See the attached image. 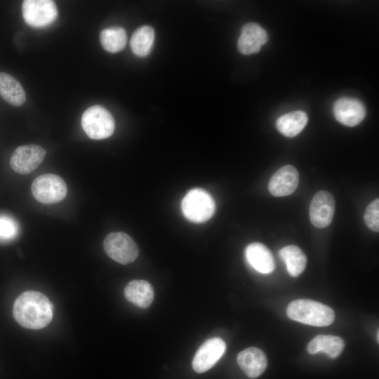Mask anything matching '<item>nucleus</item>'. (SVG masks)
Returning a JSON list of instances; mask_svg holds the SVG:
<instances>
[{"mask_svg":"<svg viewBox=\"0 0 379 379\" xmlns=\"http://www.w3.org/2000/svg\"><path fill=\"white\" fill-rule=\"evenodd\" d=\"M25 22L33 27H44L56 19L58 9L51 0H25L22 6Z\"/></svg>","mask_w":379,"mask_h":379,"instance_id":"0eeeda50","label":"nucleus"},{"mask_svg":"<svg viewBox=\"0 0 379 379\" xmlns=\"http://www.w3.org/2000/svg\"><path fill=\"white\" fill-rule=\"evenodd\" d=\"M18 232V227L13 219L7 216H0V239H12Z\"/></svg>","mask_w":379,"mask_h":379,"instance_id":"b1692460","label":"nucleus"},{"mask_svg":"<svg viewBox=\"0 0 379 379\" xmlns=\"http://www.w3.org/2000/svg\"><path fill=\"white\" fill-rule=\"evenodd\" d=\"M288 317L296 321L314 326H326L335 319V313L330 307L309 299L292 301L287 307Z\"/></svg>","mask_w":379,"mask_h":379,"instance_id":"f03ea898","label":"nucleus"},{"mask_svg":"<svg viewBox=\"0 0 379 379\" xmlns=\"http://www.w3.org/2000/svg\"><path fill=\"white\" fill-rule=\"evenodd\" d=\"M364 221L367 227L374 232L379 231V199L373 200L367 206L364 213Z\"/></svg>","mask_w":379,"mask_h":379,"instance_id":"5701e85b","label":"nucleus"},{"mask_svg":"<svg viewBox=\"0 0 379 379\" xmlns=\"http://www.w3.org/2000/svg\"><path fill=\"white\" fill-rule=\"evenodd\" d=\"M31 190L39 202L50 204L62 201L67 195V187L60 176L47 173L34 179Z\"/></svg>","mask_w":379,"mask_h":379,"instance_id":"39448f33","label":"nucleus"},{"mask_svg":"<svg viewBox=\"0 0 379 379\" xmlns=\"http://www.w3.org/2000/svg\"><path fill=\"white\" fill-rule=\"evenodd\" d=\"M103 247L109 258L123 265L133 262L138 255V248L135 241L121 232L107 234L104 239Z\"/></svg>","mask_w":379,"mask_h":379,"instance_id":"423d86ee","label":"nucleus"},{"mask_svg":"<svg viewBox=\"0 0 379 379\" xmlns=\"http://www.w3.org/2000/svg\"><path fill=\"white\" fill-rule=\"evenodd\" d=\"M299 174L297 169L286 165L278 169L271 177L268 189L274 197H284L291 194L297 189Z\"/></svg>","mask_w":379,"mask_h":379,"instance_id":"f8f14e48","label":"nucleus"},{"mask_svg":"<svg viewBox=\"0 0 379 379\" xmlns=\"http://www.w3.org/2000/svg\"><path fill=\"white\" fill-rule=\"evenodd\" d=\"M237 363L250 378L260 376L265 370L267 360L265 353L254 347H248L237 355Z\"/></svg>","mask_w":379,"mask_h":379,"instance_id":"4468645a","label":"nucleus"},{"mask_svg":"<svg viewBox=\"0 0 379 379\" xmlns=\"http://www.w3.org/2000/svg\"><path fill=\"white\" fill-rule=\"evenodd\" d=\"M344 347L343 340L338 336L319 335L308 344L307 351L311 354L322 352L328 357L335 359L341 354Z\"/></svg>","mask_w":379,"mask_h":379,"instance_id":"f3484780","label":"nucleus"},{"mask_svg":"<svg viewBox=\"0 0 379 379\" xmlns=\"http://www.w3.org/2000/svg\"><path fill=\"white\" fill-rule=\"evenodd\" d=\"M308 121L302 111H293L280 117L277 121V128L284 135L292 138L299 134Z\"/></svg>","mask_w":379,"mask_h":379,"instance_id":"6ab92c4d","label":"nucleus"},{"mask_svg":"<svg viewBox=\"0 0 379 379\" xmlns=\"http://www.w3.org/2000/svg\"><path fill=\"white\" fill-rule=\"evenodd\" d=\"M335 199L333 195L321 190L313 197L310 206V218L317 228H324L331 224L335 212Z\"/></svg>","mask_w":379,"mask_h":379,"instance_id":"9d476101","label":"nucleus"},{"mask_svg":"<svg viewBox=\"0 0 379 379\" xmlns=\"http://www.w3.org/2000/svg\"><path fill=\"white\" fill-rule=\"evenodd\" d=\"M182 211L189 220L202 222L210 219L213 215L215 202L210 194L204 190L192 189L182 199Z\"/></svg>","mask_w":379,"mask_h":379,"instance_id":"20e7f679","label":"nucleus"},{"mask_svg":"<svg viewBox=\"0 0 379 379\" xmlns=\"http://www.w3.org/2000/svg\"><path fill=\"white\" fill-rule=\"evenodd\" d=\"M279 256L291 276L296 277L305 270L307 257L299 247L293 245L284 246L279 251Z\"/></svg>","mask_w":379,"mask_h":379,"instance_id":"aec40b11","label":"nucleus"},{"mask_svg":"<svg viewBox=\"0 0 379 379\" xmlns=\"http://www.w3.org/2000/svg\"><path fill=\"white\" fill-rule=\"evenodd\" d=\"M248 262L258 272L270 274L275 267L274 259L269 248L259 242L250 244L245 251Z\"/></svg>","mask_w":379,"mask_h":379,"instance_id":"2eb2a0df","label":"nucleus"},{"mask_svg":"<svg viewBox=\"0 0 379 379\" xmlns=\"http://www.w3.org/2000/svg\"><path fill=\"white\" fill-rule=\"evenodd\" d=\"M0 96L16 107L21 106L26 100L22 85L13 77L5 72H0Z\"/></svg>","mask_w":379,"mask_h":379,"instance_id":"a211bd4d","label":"nucleus"},{"mask_svg":"<svg viewBox=\"0 0 379 379\" xmlns=\"http://www.w3.org/2000/svg\"><path fill=\"white\" fill-rule=\"evenodd\" d=\"M154 39V30L148 25L138 27L133 34L130 46L138 57H145L150 53Z\"/></svg>","mask_w":379,"mask_h":379,"instance_id":"412c9836","label":"nucleus"},{"mask_svg":"<svg viewBox=\"0 0 379 379\" xmlns=\"http://www.w3.org/2000/svg\"><path fill=\"white\" fill-rule=\"evenodd\" d=\"M333 112L338 121L350 127L360 124L366 116L364 104L358 99L347 97L335 101Z\"/></svg>","mask_w":379,"mask_h":379,"instance_id":"9b49d317","label":"nucleus"},{"mask_svg":"<svg viewBox=\"0 0 379 379\" xmlns=\"http://www.w3.org/2000/svg\"><path fill=\"white\" fill-rule=\"evenodd\" d=\"M100 41L105 51L114 53L124 48L127 42V34L123 27H109L101 31Z\"/></svg>","mask_w":379,"mask_h":379,"instance_id":"4be33fe9","label":"nucleus"},{"mask_svg":"<svg viewBox=\"0 0 379 379\" xmlns=\"http://www.w3.org/2000/svg\"><path fill=\"white\" fill-rule=\"evenodd\" d=\"M124 295L131 303L140 308H147L154 299L152 285L145 280H133L124 288Z\"/></svg>","mask_w":379,"mask_h":379,"instance_id":"dca6fc26","label":"nucleus"},{"mask_svg":"<svg viewBox=\"0 0 379 379\" xmlns=\"http://www.w3.org/2000/svg\"><path fill=\"white\" fill-rule=\"evenodd\" d=\"M266 31L259 25L249 22L243 26L237 42L238 51L243 55L258 53L267 41Z\"/></svg>","mask_w":379,"mask_h":379,"instance_id":"ddd939ff","label":"nucleus"},{"mask_svg":"<svg viewBox=\"0 0 379 379\" xmlns=\"http://www.w3.org/2000/svg\"><path fill=\"white\" fill-rule=\"evenodd\" d=\"M225 342L220 338H213L204 342L198 349L192 360V368L198 373L211 368L225 351Z\"/></svg>","mask_w":379,"mask_h":379,"instance_id":"1a4fd4ad","label":"nucleus"},{"mask_svg":"<svg viewBox=\"0 0 379 379\" xmlns=\"http://www.w3.org/2000/svg\"><path fill=\"white\" fill-rule=\"evenodd\" d=\"M13 316L22 326L36 330L46 326L53 318V307L43 293L28 291L20 294L13 305Z\"/></svg>","mask_w":379,"mask_h":379,"instance_id":"f257e3e1","label":"nucleus"},{"mask_svg":"<svg viewBox=\"0 0 379 379\" xmlns=\"http://www.w3.org/2000/svg\"><path fill=\"white\" fill-rule=\"evenodd\" d=\"M46 150L36 145H22L15 149L10 159V166L18 173L29 174L42 163Z\"/></svg>","mask_w":379,"mask_h":379,"instance_id":"6e6552de","label":"nucleus"},{"mask_svg":"<svg viewBox=\"0 0 379 379\" xmlns=\"http://www.w3.org/2000/svg\"><path fill=\"white\" fill-rule=\"evenodd\" d=\"M81 126L91 139L102 140L112 135L115 128L112 114L100 105L88 108L81 117Z\"/></svg>","mask_w":379,"mask_h":379,"instance_id":"7ed1b4c3","label":"nucleus"}]
</instances>
